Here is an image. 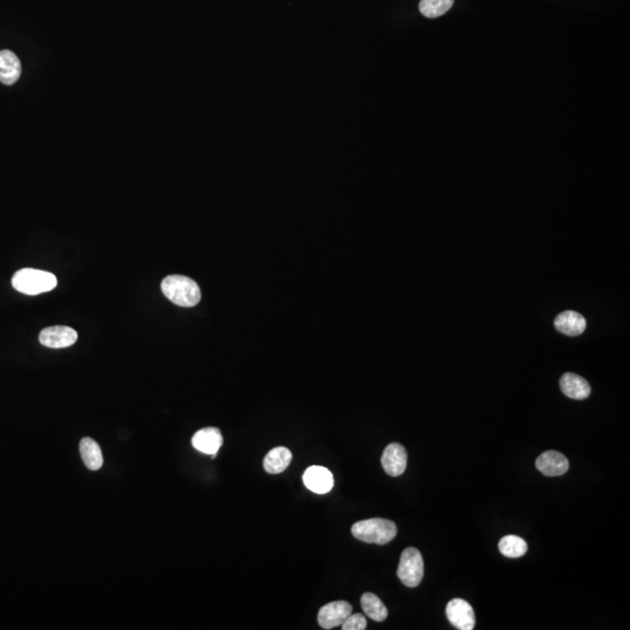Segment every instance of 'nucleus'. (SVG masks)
Here are the masks:
<instances>
[{"label":"nucleus","mask_w":630,"mask_h":630,"mask_svg":"<svg viewBox=\"0 0 630 630\" xmlns=\"http://www.w3.org/2000/svg\"><path fill=\"white\" fill-rule=\"evenodd\" d=\"M536 467L545 476H560L568 470L570 463L559 452L546 451L538 456Z\"/></svg>","instance_id":"nucleus-11"},{"label":"nucleus","mask_w":630,"mask_h":630,"mask_svg":"<svg viewBox=\"0 0 630 630\" xmlns=\"http://www.w3.org/2000/svg\"><path fill=\"white\" fill-rule=\"evenodd\" d=\"M586 324L585 317L573 311L560 313L555 320L557 331L567 336L580 335L585 331Z\"/></svg>","instance_id":"nucleus-14"},{"label":"nucleus","mask_w":630,"mask_h":630,"mask_svg":"<svg viewBox=\"0 0 630 630\" xmlns=\"http://www.w3.org/2000/svg\"><path fill=\"white\" fill-rule=\"evenodd\" d=\"M21 75V64L11 50H0V82L12 86Z\"/></svg>","instance_id":"nucleus-13"},{"label":"nucleus","mask_w":630,"mask_h":630,"mask_svg":"<svg viewBox=\"0 0 630 630\" xmlns=\"http://www.w3.org/2000/svg\"><path fill=\"white\" fill-rule=\"evenodd\" d=\"M362 609L367 616L377 622H382L388 618V609L380 597L373 593H364L361 597Z\"/></svg>","instance_id":"nucleus-17"},{"label":"nucleus","mask_w":630,"mask_h":630,"mask_svg":"<svg viewBox=\"0 0 630 630\" xmlns=\"http://www.w3.org/2000/svg\"><path fill=\"white\" fill-rule=\"evenodd\" d=\"M454 4V0H420L419 11L426 18H438L447 13Z\"/></svg>","instance_id":"nucleus-19"},{"label":"nucleus","mask_w":630,"mask_h":630,"mask_svg":"<svg viewBox=\"0 0 630 630\" xmlns=\"http://www.w3.org/2000/svg\"><path fill=\"white\" fill-rule=\"evenodd\" d=\"M397 526L390 519H364L351 526L353 536L369 544H388L397 536Z\"/></svg>","instance_id":"nucleus-2"},{"label":"nucleus","mask_w":630,"mask_h":630,"mask_svg":"<svg viewBox=\"0 0 630 630\" xmlns=\"http://www.w3.org/2000/svg\"><path fill=\"white\" fill-rule=\"evenodd\" d=\"M39 340L42 346L48 348H66L73 346L77 340V333L67 326H55L44 329Z\"/></svg>","instance_id":"nucleus-8"},{"label":"nucleus","mask_w":630,"mask_h":630,"mask_svg":"<svg viewBox=\"0 0 630 630\" xmlns=\"http://www.w3.org/2000/svg\"><path fill=\"white\" fill-rule=\"evenodd\" d=\"M501 553L508 558H519L528 551V544L523 538L515 535H509L501 539L499 543Z\"/></svg>","instance_id":"nucleus-18"},{"label":"nucleus","mask_w":630,"mask_h":630,"mask_svg":"<svg viewBox=\"0 0 630 630\" xmlns=\"http://www.w3.org/2000/svg\"><path fill=\"white\" fill-rule=\"evenodd\" d=\"M351 612L353 607L347 601H334L321 607L317 614V622L324 629H333L341 626Z\"/></svg>","instance_id":"nucleus-5"},{"label":"nucleus","mask_w":630,"mask_h":630,"mask_svg":"<svg viewBox=\"0 0 630 630\" xmlns=\"http://www.w3.org/2000/svg\"><path fill=\"white\" fill-rule=\"evenodd\" d=\"M382 466L390 476H400L407 466V452L397 443L387 446L382 455Z\"/></svg>","instance_id":"nucleus-7"},{"label":"nucleus","mask_w":630,"mask_h":630,"mask_svg":"<svg viewBox=\"0 0 630 630\" xmlns=\"http://www.w3.org/2000/svg\"><path fill=\"white\" fill-rule=\"evenodd\" d=\"M192 444L198 451L212 455L214 459L223 445V436L216 427H205L195 433L192 438Z\"/></svg>","instance_id":"nucleus-10"},{"label":"nucleus","mask_w":630,"mask_h":630,"mask_svg":"<svg viewBox=\"0 0 630 630\" xmlns=\"http://www.w3.org/2000/svg\"><path fill=\"white\" fill-rule=\"evenodd\" d=\"M292 461V453L288 448L276 447L264 458V470L269 474H280L288 470Z\"/></svg>","instance_id":"nucleus-15"},{"label":"nucleus","mask_w":630,"mask_h":630,"mask_svg":"<svg viewBox=\"0 0 630 630\" xmlns=\"http://www.w3.org/2000/svg\"><path fill=\"white\" fill-rule=\"evenodd\" d=\"M161 291L173 304L181 307H193L201 300V290L196 281L188 277L173 275L164 278Z\"/></svg>","instance_id":"nucleus-1"},{"label":"nucleus","mask_w":630,"mask_h":630,"mask_svg":"<svg viewBox=\"0 0 630 630\" xmlns=\"http://www.w3.org/2000/svg\"><path fill=\"white\" fill-rule=\"evenodd\" d=\"M80 452L86 468H89L90 470H98L103 466L101 447L91 438H83L80 443Z\"/></svg>","instance_id":"nucleus-16"},{"label":"nucleus","mask_w":630,"mask_h":630,"mask_svg":"<svg viewBox=\"0 0 630 630\" xmlns=\"http://www.w3.org/2000/svg\"><path fill=\"white\" fill-rule=\"evenodd\" d=\"M304 483L307 488L317 494H327L334 485L332 472L321 466H312L304 473Z\"/></svg>","instance_id":"nucleus-9"},{"label":"nucleus","mask_w":630,"mask_h":630,"mask_svg":"<svg viewBox=\"0 0 630 630\" xmlns=\"http://www.w3.org/2000/svg\"><path fill=\"white\" fill-rule=\"evenodd\" d=\"M448 621L460 630H472L475 627V613L470 602L463 599H453L446 607Z\"/></svg>","instance_id":"nucleus-6"},{"label":"nucleus","mask_w":630,"mask_h":630,"mask_svg":"<svg viewBox=\"0 0 630 630\" xmlns=\"http://www.w3.org/2000/svg\"><path fill=\"white\" fill-rule=\"evenodd\" d=\"M12 285L20 293L37 295L54 290L57 279L53 273L41 270L21 269L12 278Z\"/></svg>","instance_id":"nucleus-3"},{"label":"nucleus","mask_w":630,"mask_h":630,"mask_svg":"<svg viewBox=\"0 0 630 630\" xmlns=\"http://www.w3.org/2000/svg\"><path fill=\"white\" fill-rule=\"evenodd\" d=\"M397 575L407 587H417L424 577V560L422 553L416 548L404 550L399 560Z\"/></svg>","instance_id":"nucleus-4"},{"label":"nucleus","mask_w":630,"mask_h":630,"mask_svg":"<svg viewBox=\"0 0 630 630\" xmlns=\"http://www.w3.org/2000/svg\"><path fill=\"white\" fill-rule=\"evenodd\" d=\"M559 385L564 395L571 399L582 400L589 398V396L591 395L589 382L577 373H564L563 377L560 378Z\"/></svg>","instance_id":"nucleus-12"},{"label":"nucleus","mask_w":630,"mask_h":630,"mask_svg":"<svg viewBox=\"0 0 630 630\" xmlns=\"http://www.w3.org/2000/svg\"><path fill=\"white\" fill-rule=\"evenodd\" d=\"M343 630H364L367 628V619L362 614H354L348 616L341 624Z\"/></svg>","instance_id":"nucleus-20"}]
</instances>
